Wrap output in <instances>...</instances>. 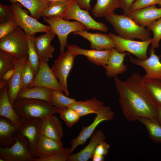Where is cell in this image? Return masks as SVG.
<instances>
[{"instance_id": "f546056e", "label": "cell", "mask_w": 161, "mask_h": 161, "mask_svg": "<svg viewBox=\"0 0 161 161\" xmlns=\"http://www.w3.org/2000/svg\"><path fill=\"white\" fill-rule=\"evenodd\" d=\"M137 121L145 126L152 140L157 143H161V124L156 117H141Z\"/></svg>"}, {"instance_id": "cb8c5ba5", "label": "cell", "mask_w": 161, "mask_h": 161, "mask_svg": "<svg viewBox=\"0 0 161 161\" xmlns=\"http://www.w3.org/2000/svg\"><path fill=\"white\" fill-rule=\"evenodd\" d=\"M27 58L16 60L14 66L15 72L8 81V93L10 101L13 105L21 90V74L22 68Z\"/></svg>"}, {"instance_id": "3957f363", "label": "cell", "mask_w": 161, "mask_h": 161, "mask_svg": "<svg viewBox=\"0 0 161 161\" xmlns=\"http://www.w3.org/2000/svg\"><path fill=\"white\" fill-rule=\"evenodd\" d=\"M105 19L113 27L117 35L122 38L130 40L137 38L141 41L150 38V31L126 16L114 13L106 17Z\"/></svg>"}, {"instance_id": "d590c367", "label": "cell", "mask_w": 161, "mask_h": 161, "mask_svg": "<svg viewBox=\"0 0 161 161\" xmlns=\"http://www.w3.org/2000/svg\"><path fill=\"white\" fill-rule=\"evenodd\" d=\"M35 76L33 68L27 59L22 70L21 90L28 87L34 80Z\"/></svg>"}, {"instance_id": "6da1fadb", "label": "cell", "mask_w": 161, "mask_h": 161, "mask_svg": "<svg viewBox=\"0 0 161 161\" xmlns=\"http://www.w3.org/2000/svg\"><path fill=\"white\" fill-rule=\"evenodd\" d=\"M114 82L126 120L134 121L141 117H156L158 107L139 74L134 72L124 80L117 76L114 77Z\"/></svg>"}, {"instance_id": "7c38bea8", "label": "cell", "mask_w": 161, "mask_h": 161, "mask_svg": "<svg viewBox=\"0 0 161 161\" xmlns=\"http://www.w3.org/2000/svg\"><path fill=\"white\" fill-rule=\"evenodd\" d=\"M40 66L35 78L28 87L41 86L63 93L64 89L49 66L47 61L40 60Z\"/></svg>"}, {"instance_id": "8992f818", "label": "cell", "mask_w": 161, "mask_h": 161, "mask_svg": "<svg viewBox=\"0 0 161 161\" xmlns=\"http://www.w3.org/2000/svg\"><path fill=\"white\" fill-rule=\"evenodd\" d=\"M43 19L58 37L60 43V53L65 52L67 47L68 35L70 33L86 30L83 24L77 21H70L56 17H43Z\"/></svg>"}, {"instance_id": "7bdbcfd3", "label": "cell", "mask_w": 161, "mask_h": 161, "mask_svg": "<svg viewBox=\"0 0 161 161\" xmlns=\"http://www.w3.org/2000/svg\"><path fill=\"white\" fill-rule=\"evenodd\" d=\"M110 148L109 144L105 141L97 145L94 154L105 156L108 153Z\"/></svg>"}, {"instance_id": "1f68e13d", "label": "cell", "mask_w": 161, "mask_h": 161, "mask_svg": "<svg viewBox=\"0 0 161 161\" xmlns=\"http://www.w3.org/2000/svg\"><path fill=\"white\" fill-rule=\"evenodd\" d=\"M75 99L64 95L63 93L52 90L50 103L59 109L68 107L75 101Z\"/></svg>"}, {"instance_id": "7dc6e473", "label": "cell", "mask_w": 161, "mask_h": 161, "mask_svg": "<svg viewBox=\"0 0 161 161\" xmlns=\"http://www.w3.org/2000/svg\"><path fill=\"white\" fill-rule=\"evenodd\" d=\"M105 156L94 154L92 158L93 161H104Z\"/></svg>"}, {"instance_id": "8fae6325", "label": "cell", "mask_w": 161, "mask_h": 161, "mask_svg": "<svg viewBox=\"0 0 161 161\" xmlns=\"http://www.w3.org/2000/svg\"><path fill=\"white\" fill-rule=\"evenodd\" d=\"M76 56L68 49L61 53L54 61L51 69L58 80L66 96L69 95L67 84V78L73 67Z\"/></svg>"}, {"instance_id": "ba28073f", "label": "cell", "mask_w": 161, "mask_h": 161, "mask_svg": "<svg viewBox=\"0 0 161 161\" xmlns=\"http://www.w3.org/2000/svg\"><path fill=\"white\" fill-rule=\"evenodd\" d=\"M61 18L67 20L73 19L78 21L86 27L87 31L91 29L106 32L108 30L105 24L96 21L91 16L88 11L80 8L75 0L70 1Z\"/></svg>"}, {"instance_id": "603a6c76", "label": "cell", "mask_w": 161, "mask_h": 161, "mask_svg": "<svg viewBox=\"0 0 161 161\" xmlns=\"http://www.w3.org/2000/svg\"><path fill=\"white\" fill-rule=\"evenodd\" d=\"M0 116L8 119L16 126L19 125L23 120L17 114L10 101L7 84L0 89Z\"/></svg>"}, {"instance_id": "277c9868", "label": "cell", "mask_w": 161, "mask_h": 161, "mask_svg": "<svg viewBox=\"0 0 161 161\" xmlns=\"http://www.w3.org/2000/svg\"><path fill=\"white\" fill-rule=\"evenodd\" d=\"M14 143L9 148H0V161H35L28 139L16 131Z\"/></svg>"}, {"instance_id": "74e56055", "label": "cell", "mask_w": 161, "mask_h": 161, "mask_svg": "<svg viewBox=\"0 0 161 161\" xmlns=\"http://www.w3.org/2000/svg\"><path fill=\"white\" fill-rule=\"evenodd\" d=\"M147 27V29L153 33L151 47L156 48L159 46L161 39V18L152 22Z\"/></svg>"}, {"instance_id": "bcb514c9", "label": "cell", "mask_w": 161, "mask_h": 161, "mask_svg": "<svg viewBox=\"0 0 161 161\" xmlns=\"http://www.w3.org/2000/svg\"><path fill=\"white\" fill-rule=\"evenodd\" d=\"M15 70V68H13L6 72L0 79L1 80L8 81L12 77Z\"/></svg>"}, {"instance_id": "4fadbf2b", "label": "cell", "mask_w": 161, "mask_h": 161, "mask_svg": "<svg viewBox=\"0 0 161 161\" xmlns=\"http://www.w3.org/2000/svg\"><path fill=\"white\" fill-rule=\"evenodd\" d=\"M149 53V57L143 60L133 58L129 53L128 55L132 63L142 67L145 71V74L142 77L143 79H161V62L160 57L155 54L154 49L151 47Z\"/></svg>"}, {"instance_id": "52a82bcc", "label": "cell", "mask_w": 161, "mask_h": 161, "mask_svg": "<svg viewBox=\"0 0 161 161\" xmlns=\"http://www.w3.org/2000/svg\"><path fill=\"white\" fill-rule=\"evenodd\" d=\"M11 5L14 19L18 26L24 30L27 37L34 36L38 32L46 33L51 30L50 26L44 24L29 15L20 3L16 2Z\"/></svg>"}, {"instance_id": "816d5d0a", "label": "cell", "mask_w": 161, "mask_h": 161, "mask_svg": "<svg viewBox=\"0 0 161 161\" xmlns=\"http://www.w3.org/2000/svg\"><path fill=\"white\" fill-rule=\"evenodd\" d=\"M160 6H161V3L159 5Z\"/></svg>"}, {"instance_id": "d6986e66", "label": "cell", "mask_w": 161, "mask_h": 161, "mask_svg": "<svg viewBox=\"0 0 161 161\" xmlns=\"http://www.w3.org/2000/svg\"><path fill=\"white\" fill-rule=\"evenodd\" d=\"M56 35L51 30L42 35L34 37V46L40 60L43 59L48 61L53 57L55 48L50 43Z\"/></svg>"}, {"instance_id": "f1b7e54d", "label": "cell", "mask_w": 161, "mask_h": 161, "mask_svg": "<svg viewBox=\"0 0 161 161\" xmlns=\"http://www.w3.org/2000/svg\"><path fill=\"white\" fill-rule=\"evenodd\" d=\"M12 4L16 2L20 3L28 10L30 16L37 20L42 16L49 3L45 0H8Z\"/></svg>"}, {"instance_id": "f35d334b", "label": "cell", "mask_w": 161, "mask_h": 161, "mask_svg": "<svg viewBox=\"0 0 161 161\" xmlns=\"http://www.w3.org/2000/svg\"><path fill=\"white\" fill-rule=\"evenodd\" d=\"M72 154L70 148H64L48 157L43 158H36L35 161H68Z\"/></svg>"}, {"instance_id": "ffe728a7", "label": "cell", "mask_w": 161, "mask_h": 161, "mask_svg": "<svg viewBox=\"0 0 161 161\" xmlns=\"http://www.w3.org/2000/svg\"><path fill=\"white\" fill-rule=\"evenodd\" d=\"M106 136L101 130L96 131L92 136L88 144L83 149L74 154H72L68 161H87L92 158L97 145L104 141Z\"/></svg>"}, {"instance_id": "5b68a950", "label": "cell", "mask_w": 161, "mask_h": 161, "mask_svg": "<svg viewBox=\"0 0 161 161\" xmlns=\"http://www.w3.org/2000/svg\"><path fill=\"white\" fill-rule=\"evenodd\" d=\"M0 50L12 54L18 60L28 59L27 36L25 32L18 26L12 33L0 39Z\"/></svg>"}, {"instance_id": "ab89813d", "label": "cell", "mask_w": 161, "mask_h": 161, "mask_svg": "<svg viewBox=\"0 0 161 161\" xmlns=\"http://www.w3.org/2000/svg\"><path fill=\"white\" fill-rule=\"evenodd\" d=\"M18 27L15 20L0 23V39L12 33Z\"/></svg>"}, {"instance_id": "4dcf8cb0", "label": "cell", "mask_w": 161, "mask_h": 161, "mask_svg": "<svg viewBox=\"0 0 161 161\" xmlns=\"http://www.w3.org/2000/svg\"><path fill=\"white\" fill-rule=\"evenodd\" d=\"M154 101L161 108V79H143Z\"/></svg>"}, {"instance_id": "f907efd6", "label": "cell", "mask_w": 161, "mask_h": 161, "mask_svg": "<svg viewBox=\"0 0 161 161\" xmlns=\"http://www.w3.org/2000/svg\"><path fill=\"white\" fill-rule=\"evenodd\" d=\"M7 83L8 81L1 80L0 82V89L5 86L7 84Z\"/></svg>"}, {"instance_id": "e0dca14e", "label": "cell", "mask_w": 161, "mask_h": 161, "mask_svg": "<svg viewBox=\"0 0 161 161\" xmlns=\"http://www.w3.org/2000/svg\"><path fill=\"white\" fill-rule=\"evenodd\" d=\"M74 35H78L88 40L92 49L103 50L115 48V45L109 34L100 32L91 33L86 30L75 31Z\"/></svg>"}, {"instance_id": "4316f807", "label": "cell", "mask_w": 161, "mask_h": 161, "mask_svg": "<svg viewBox=\"0 0 161 161\" xmlns=\"http://www.w3.org/2000/svg\"><path fill=\"white\" fill-rule=\"evenodd\" d=\"M52 89L41 86L28 87L21 89L17 99H34L43 100L50 103Z\"/></svg>"}, {"instance_id": "30bf717a", "label": "cell", "mask_w": 161, "mask_h": 161, "mask_svg": "<svg viewBox=\"0 0 161 161\" xmlns=\"http://www.w3.org/2000/svg\"><path fill=\"white\" fill-rule=\"evenodd\" d=\"M114 115V112L111 108L104 105L96 114L93 122L86 127L83 126L78 135L71 141L70 148L71 153H72L78 146L83 145L85 143L100 124L105 121L112 120Z\"/></svg>"}, {"instance_id": "60d3db41", "label": "cell", "mask_w": 161, "mask_h": 161, "mask_svg": "<svg viewBox=\"0 0 161 161\" xmlns=\"http://www.w3.org/2000/svg\"><path fill=\"white\" fill-rule=\"evenodd\" d=\"M14 19L12 5H7L0 4V22Z\"/></svg>"}, {"instance_id": "9c48e42d", "label": "cell", "mask_w": 161, "mask_h": 161, "mask_svg": "<svg viewBox=\"0 0 161 161\" xmlns=\"http://www.w3.org/2000/svg\"><path fill=\"white\" fill-rule=\"evenodd\" d=\"M113 40L115 49L121 52H128L135 55L137 59L143 60L148 57L147 54L148 48L152 41V38L145 41H136L122 38L111 32L108 34Z\"/></svg>"}, {"instance_id": "ac0fdd59", "label": "cell", "mask_w": 161, "mask_h": 161, "mask_svg": "<svg viewBox=\"0 0 161 161\" xmlns=\"http://www.w3.org/2000/svg\"><path fill=\"white\" fill-rule=\"evenodd\" d=\"M40 132L41 135L58 140H61L64 136L62 123L54 114L42 119Z\"/></svg>"}, {"instance_id": "b9f144b4", "label": "cell", "mask_w": 161, "mask_h": 161, "mask_svg": "<svg viewBox=\"0 0 161 161\" xmlns=\"http://www.w3.org/2000/svg\"><path fill=\"white\" fill-rule=\"evenodd\" d=\"M161 3V0H136L133 3L130 11L140 9L156 4L160 5Z\"/></svg>"}, {"instance_id": "681fc988", "label": "cell", "mask_w": 161, "mask_h": 161, "mask_svg": "<svg viewBox=\"0 0 161 161\" xmlns=\"http://www.w3.org/2000/svg\"><path fill=\"white\" fill-rule=\"evenodd\" d=\"M48 3L53 2L57 1H61V2H68L72 0H45Z\"/></svg>"}, {"instance_id": "2e32d148", "label": "cell", "mask_w": 161, "mask_h": 161, "mask_svg": "<svg viewBox=\"0 0 161 161\" xmlns=\"http://www.w3.org/2000/svg\"><path fill=\"white\" fill-rule=\"evenodd\" d=\"M138 24L144 27L161 18V8L155 5L130 11L127 15Z\"/></svg>"}, {"instance_id": "7a4b0ae2", "label": "cell", "mask_w": 161, "mask_h": 161, "mask_svg": "<svg viewBox=\"0 0 161 161\" xmlns=\"http://www.w3.org/2000/svg\"><path fill=\"white\" fill-rule=\"evenodd\" d=\"M13 106L18 116L25 120L42 119L58 113L59 110L48 102L34 99H16Z\"/></svg>"}, {"instance_id": "44dd1931", "label": "cell", "mask_w": 161, "mask_h": 161, "mask_svg": "<svg viewBox=\"0 0 161 161\" xmlns=\"http://www.w3.org/2000/svg\"><path fill=\"white\" fill-rule=\"evenodd\" d=\"M64 148L61 140H55L41 135L35 147V156L36 158L46 157Z\"/></svg>"}, {"instance_id": "5bb4252c", "label": "cell", "mask_w": 161, "mask_h": 161, "mask_svg": "<svg viewBox=\"0 0 161 161\" xmlns=\"http://www.w3.org/2000/svg\"><path fill=\"white\" fill-rule=\"evenodd\" d=\"M67 48L75 56L79 55H84L92 63L103 67L107 64L112 49L103 50L95 49H86L82 48L75 44L68 45Z\"/></svg>"}, {"instance_id": "8d00e7d4", "label": "cell", "mask_w": 161, "mask_h": 161, "mask_svg": "<svg viewBox=\"0 0 161 161\" xmlns=\"http://www.w3.org/2000/svg\"><path fill=\"white\" fill-rule=\"evenodd\" d=\"M34 36L35 35L30 37H27L28 47V60L33 67L36 75L40 66V61L34 46Z\"/></svg>"}, {"instance_id": "f6af8a7d", "label": "cell", "mask_w": 161, "mask_h": 161, "mask_svg": "<svg viewBox=\"0 0 161 161\" xmlns=\"http://www.w3.org/2000/svg\"><path fill=\"white\" fill-rule=\"evenodd\" d=\"M78 4L81 9L87 11L91 9L90 1L91 0H75Z\"/></svg>"}, {"instance_id": "ee69618b", "label": "cell", "mask_w": 161, "mask_h": 161, "mask_svg": "<svg viewBox=\"0 0 161 161\" xmlns=\"http://www.w3.org/2000/svg\"><path fill=\"white\" fill-rule=\"evenodd\" d=\"M136 0H119L120 8L122 9L123 15L126 16L130 11L133 3Z\"/></svg>"}, {"instance_id": "d6a6232c", "label": "cell", "mask_w": 161, "mask_h": 161, "mask_svg": "<svg viewBox=\"0 0 161 161\" xmlns=\"http://www.w3.org/2000/svg\"><path fill=\"white\" fill-rule=\"evenodd\" d=\"M70 1H57L49 3L47 7L43 13L42 16L46 17H56L61 18L62 14Z\"/></svg>"}, {"instance_id": "e575fe53", "label": "cell", "mask_w": 161, "mask_h": 161, "mask_svg": "<svg viewBox=\"0 0 161 161\" xmlns=\"http://www.w3.org/2000/svg\"><path fill=\"white\" fill-rule=\"evenodd\" d=\"M58 113L60 114L59 117L69 128L78 122L80 117L74 110L69 107L59 109Z\"/></svg>"}, {"instance_id": "836d02e7", "label": "cell", "mask_w": 161, "mask_h": 161, "mask_svg": "<svg viewBox=\"0 0 161 161\" xmlns=\"http://www.w3.org/2000/svg\"><path fill=\"white\" fill-rule=\"evenodd\" d=\"M17 59L12 54L0 50V79L6 72L14 68Z\"/></svg>"}, {"instance_id": "c3c4849f", "label": "cell", "mask_w": 161, "mask_h": 161, "mask_svg": "<svg viewBox=\"0 0 161 161\" xmlns=\"http://www.w3.org/2000/svg\"><path fill=\"white\" fill-rule=\"evenodd\" d=\"M156 117L159 123L161 124V108L158 107Z\"/></svg>"}, {"instance_id": "83f0119b", "label": "cell", "mask_w": 161, "mask_h": 161, "mask_svg": "<svg viewBox=\"0 0 161 161\" xmlns=\"http://www.w3.org/2000/svg\"><path fill=\"white\" fill-rule=\"evenodd\" d=\"M120 8L119 0H96L92 9L94 16L105 18L114 13L117 8Z\"/></svg>"}, {"instance_id": "d4e9b609", "label": "cell", "mask_w": 161, "mask_h": 161, "mask_svg": "<svg viewBox=\"0 0 161 161\" xmlns=\"http://www.w3.org/2000/svg\"><path fill=\"white\" fill-rule=\"evenodd\" d=\"M20 124L18 126L15 125L8 119L0 116V145L1 147L9 148L14 143L15 140L14 135Z\"/></svg>"}, {"instance_id": "484cf974", "label": "cell", "mask_w": 161, "mask_h": 161, "mask_svg": "<svg viewBox=\"0 0 161 161\" xmlns=\"http://www.w3.org/2000/svg\"><path fill=\"white\" fill-rule=\"evenodd\" d=\"M104 105L94 97L85 101L75 100L68 107L74 110L81 117L92 113L97 114Z\"/></svg>"}, {"instance_id": "7402d4cb", "label": "cell", "mask_w": 161, "mask_h": 161, "mask_svg": "<svg viewBox=\"0 0 161 161\" xmlns=\"http://www.w3.org/2000/svg\"><path fill=\"white\" fill-rule=\"evenodd\" d=\"M129 52H121L115 48L112 49L111 54L107 64L103 67L106 76L111 78L122 74L127 70V66L123 63L124 58Z\"/></svg>"}, {"instance_id": "9a60e30c", "label": "cell", "mask_w": 161, "mask_h": 161, "mask_svg": "<svg viewBox=\"0 0 161 161\" xmlns=\"http://www.w3.org/2000/svg\"><path fill=\"white\" fill-rule=\"evenodd\" d=\"M41 120L39 118L29 120L23 119L16 131L28 139L30 145L31 154L35 158V149L41 135L40 125Z\"/></svg>"}]
</instances>
